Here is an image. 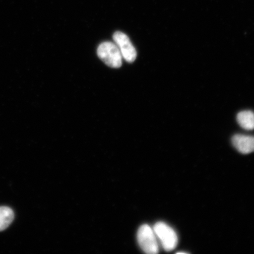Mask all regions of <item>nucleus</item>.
<instances>
[{
  "label": "nucleus",
  "mask_w": 254,
  "mask_h": 254,
  "mask_svg": "<svg viewBox=\"0 0 254 254\" xmlns=\"http://www.w3.org/2000/svg\"><path fill=\"white\" fill-rule=\"evenodd\" d=\"M97 55L110 67L118 68L122 65L123 56L115 43L107 41L101 43L98 47Z\"/></svg>",
  "instance_id": "1"
},
{
  "label": "nucleus",
  "mask_w": 254,
  "mask_h": 254,
  "mask_svg": "<svg viewBox=\"0 0 254 254\" xmlns=\"http://www.w3.org/2000/svg\"><path fill=\"white\" fill-rule=\"evenodd\" d=\"M237 120L243 128L246 130L254 129V113L252 111H241L238 114Z\"/></svg>",
  "instance_id": "6"
},
{
  "label": "nucleus",
  "mask_w": 254,
  "mask_h": 254,
  "mask_svg": "<svg viewBox=\"0 0 254 254\" xmlns=\"http://www.w3.org/2000/svg\"><path fill=\"white\" fill-rule=\"evenodd\" d=\"M153 230L162 246L167 252L176 249L178 244V237L176 231L163 222H158L155 224Z\"/></svg>",
  "instance_id": "2"
},
{
  "label": "nucleus",
  "mask_w": 254,
  "mask_h": 254,
  "mask_svg": "<svg viewBox=\"0 0 254 254\" xmlns=\"http://www.w3.org/2000/svg\"><path fill=\"white\" fill-rule=\"evenodd\" d=\"M137 239L143 252L148 254H155L159 252L158 244L153 229L148 225H143L139 228Z\"/></svg>",
  "instance_id": "3"
},
{
  "label": "nucleus",
  "mask_w": 254,
  "mask_h": 254,
  "mask_svg": "<svg viewBox=\"0 0 254 254\" xmlns=\"http://www.w3.org/2000/svg\"><path fill=\"white\" fill-rule=\"evenodd\" d=\"M232 142L241 153L247 154L254 152V136L236 134L232 138Z\"/></svg>",
  "instance_id": "5"
},
{
  "label": "nucleus",
  "mask_w": 254,
  "mask_h": 254,
  "mask_svg": "<svg viewBox=\"0 0 254 254\" xmlns=\"http://www.w3.org/2000/svg\"><path fill=\"white\" fill-rule=\"evenodd\" d=\"M14 218V214L11 208L8 206H0V231L7 229Z\"/></svg>",
  "instance_id": "7"
},
{
  "label": "nucleus",
  "mask_w": 254,
  "mask_h": 254,
  "mask_svg": "<svg viewBox=\"0 0 254 254\" xmlns=\"http://www.w3.org/2000/svg\"><path fill=\"white\" fill-rule=\"evenodd\" d=\"M113 40L114 43L119 47L123 58L127 62H134L137 54L128 37L122 32L117 31L114 34Z\"/></svg>",
  "instance_id": "4"
}]
</instances>
